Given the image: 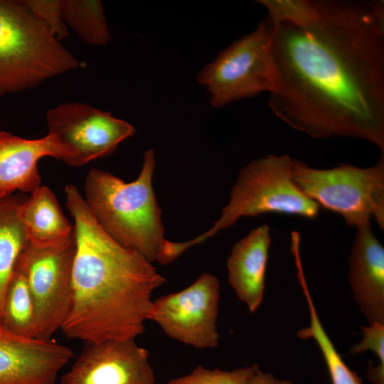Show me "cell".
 <instances>
[{"label": "cell", "mask_w": 384, "mask_h": 384, "mask_svg": "<svg viewBox=\"0 0 384 384\" xmlns=\"http://www.w3.org/2000/svg\"><path fill=\"white\" fill-rule=\"evenodd\" d=\"M316 4L309 23L272 24L275 84L268 105L312 138L361 139L383 154L384 1Z\"/></svg>", "instance_id": "6da1fadb"}, {"label": "cell", "mask_w": 384, "mask_h": 384, "mask_svg": "<svg viewBox=\"0 0 384 384\" xmlns=\"http://www.w3.org/2000/svg\"><path fill=\"white\" fill-rule=\"evenodd\" d=\"M74 219L75 254L64 335L85 342L135 339L144 331L153 292L165 278L139 253L110 237L77 188H65Z\"/></svg>", "instance_id": "7a4b0ae2"}, {"label": "cell", "mask_w": 384, "mask_h": 384, "mask_svg": "<svg viewBox=\"0 0 384 384\" xmlns=\"http://www.w3.org/2000/svg\"><path fill=\"white\" fill-rule=\"evenodd\" d=\"M155 164L154 150H146L142 171L130 183L107 171L91 169L85 178L83 198L110 237L151 263L156 261L166 240L161 210L152 187Z\"/></svg>", "instance_id": "3957f363"}, {"label": "cell", "mask_w": 384, "mask_h": 384, "mask_svg": "<svg viewBox=\"0 0 384 384\" xmlns=\"http://www.w3.org/2000/svg\"><path fill=\"white\" fill-rule=\"evenodd\" d=\"M79 66L24 0H0V96L36 87Z\"/></svg>", "instance_id": "277c9868"}, {"label": "cell", "mask_w": 384, "mask_h": 384, "mask_svg": "<svg viewBox=\"0 0 384 384\" xmlns=\"http://www.w3.org/2000/svg\"><path fill=\"white\" fill-rule=\"evenodd\" d=\"M292 160L287 154H270L247 164L240 170L232 187L230 201L213 227L191 240L169 242L168 257L175 260L189 247L234 225L242 216L271 213L316 218L321 208L293 181Z\"/></svg>", "instance_id": "5b68a950"}, {"label": "cell", "mask_w": 384, "mask_h": 384, "mask_svg": "<svg viewBox=\"0 0 384 384\" xmlns=\"http://www.w3.org/2000/svg\"><path fill=\"white\" fill-rule=\"evenodd\" d=\"M292 177L300 190L320 208L343 218L358 228L375 220L384 229V156L376 164L361 168L348 163L316 169L293 159Z\"/></svg>", "instance_id": "8992f818"}, {"label": "cell", "mask_w": 384, "mask_h": 384, "mask_svg": "<svg viewBox=\"0 0 384 384\" xmlns=\"http://www.w3.org/2000/svg\"><path fill=\"white\" fill-rule=\"evenodd\" d=\"M272 23L267 16L252 32L223 50L204 66L196 81L210 93V105L220 107L242 98L273 90L271 53Z\"/></svg>", "instance_id": "52a82bcc"}, {"label": "cell", "mask_w": 384, "mask_h": 384, "mask_svg": "<svg viewBox=\"0 0 384 384\" xmlns=\"http://www.w3.org/2000/svg\"><path fill=\"white\" fill-rule=\"evenodd\" d=\"M75 234L54 245L28 243L18 262L26 276L32 299L36 338L51 339L69 311L73 292Z\"/></svg>", "instance_id": "ba28073f"}, {"label": "cell", "mask_w": 384, "mask_h": 384, "mask_svg": "<svg viewBox=\"0 0 384 384\" xmlns=\"http://www.w3.org/2000/svg\"><path fill=\"white\" fill-rule=\"evenodd\" d=\"M46 119L48 134L64 147L63 161L72 166L112 154L135 133L129 122L81 102L60 104L48 110Z\"/></svg>", "instance_id": "9c48e42d"}, {"label": "cell", "mask_w": 384, "mask_h": 384, "mask_svg": "<svg viewBox=\"0 0 384 384\" xmlns=\"http://www.w3.org/2000/svg\"><path fill=\"white\" fill-rule=\"evenodd\" d=\"M220 300L218 278L203 273L183 290L152 300L148 320L170 338L197 349L218 346L217 317Z\"/></svg>", "instance_id": "30bf717a"}, {"label": "cell", "mask_w": 384, "mask_h": 384, "mask_svg": "<svg viewBox=\"0 0 384 384\" xmlns=\"http://www.w3.org/2000/svg\"><path fill=\"white\" fill-rule=\"evenodd\" d=\"M149 351L135 339L85 342L60 384H155Z\"/></svg>", "instance_id": "8fae6325"}, {"label": "cell", "mask_w": 384, "mask_h": 384, "mask_svg": "<svg viewBox=\"0 0 384 384\" xmlns=\"http://www.w3.org/2000/svg\"><path fill=\"white\" fill-rule=\"evenodd\" d=\"M73 356L52 339L28 338L0 328V384H55Z\"/></svg>", "instance_id": "7c38bea8"}, {"label": "cell", "mask_w": 384, "mask_h": 384, "mask_svg": "<svg viewBox=\"0 0 384 384\" xmlns=\"http://www.w3.org/2000/svg\"><path fill=\"white\" fill-rule=\"evenodd\" d=\"M52 156L63 161L64 147L56 138L47 134L41 139H23L0 131V198L14 193H32L41 186L38 161Z\"/></svg>", "instance_id": "4fadbf2b"}, {"label": "cell", "mask_w": 384, "mask_h": 384, "mask_svg": "<svg viewBox=\"0 0 384 384\" xmlns=\"http://www.w3.org/2000/svg\"><path fill=\"white\" fill-rule=\"evenodd\" d=\"M356 229L349 258L351 289L369 323H384V248L370 225Z\"/></svg>", "instance_id": "5bb4252c"}, {"label": "cell", "mask_w": 384, "mask_h": 384, "mask_svg": "<svg viewBox=\"0 0 384 384\" xmlns=\"http://www.w3.org/2000/svg\"><path fill=\"white\" fill-rule=\"evenodd\" d=\"M270 244L269 226L260 225L234 245L228 259L229 283L252 313L263 299Z\"/></svg>", "instance_id": "9a60e30c"}, {"label": "cell", "mask_w": 384, "mask_h": 384, "mask_svg": "<svg viewBox=\"0 0 384 384\" xmlns=\"http://www.w3.org/2000/svg\"><path fill=\"white\" fill-rule=\"evenodd\" d=\"M18 215L28 242L33 245H57L74 233V226L64 215L55 195L46 186H39L26 198Z\"/></svg>", "instance_id": "2e32d148"}, {"label": "cell", "mask_w": 384, "mask_h": 384, "mask_svg": "<svg viewBox=\"0 0 384 384\" xmlns=\"http://www.w3.org/2000/svg\"><path fill=\"white\" fill-rule=\"evenodd\" d=\"M26 196L18 192L0 198V315L6 287L16 261L28 243L18 209Z\"/></svg>", "instance_id": "e0dca14e"}, {"label": "cell", "mask_w": 384, "mask_h": 384, "mask_svg": "<svg viewBox=\"0 0 384 384\" xmlns=\"http://www.w3.org/2000/svg\"><path fill=\"white\" fill-rule=\"evenodd\" d=\"M0 328L18 336L36 338L33 304L26 274L18 260L4 294Z\"/></svg>", "instance_id": "ac0fdd59"}, {"label": "cell", "mask_w": 384, "mask_h": 384, "mask_svg": "<svg viewBox=\"0 0 384 384\" xmlns=\"http://www.w3.org/2000/svg\"><path fill=\"white\" fill-rule=\"evenodd\" d=\"M297 278L308 305L309 326L300 329L297 336L303 339L313 338L318 344L326 362L332 384H362L361 378L350 369L336 351L321 323L306 284L301 257H294Z\"/></svg>", "instance_id": "d6986e66"}, {"label": "cell", "mask_w": 384, "mask_h": 384, "mask_svg": "<svg viewBox=\"0 0 384 384\" xmlns=\"http://www.w3.org/2000/svg\"><path fill=\"white\" fill-rule=\"evenodd\" d=\"M63 18L81 39L95 46H104L110 40V32L99 0H61Z\"/></svg>", "instance_id": "ffe728a7"}, {"label": "cell", "mask_w": 384, "mask_h": 384, "mask_svg": "<svg viewBox=\"0 0 384 384\" xmlns=\"http://www.w3.org/2000/svg\"><path fill=\"white\" fill-rule=\"evenodd\" d=\"M257 2L266 8L272 24L304 25L313 21L318 12L316 0H259Z\"/></svg>", "instance_id": "44dd1931"}, {"label": "cell", "mask_w": 384, "mask_h": 384, "mask_svg": "<svg viewBox=\"0 0 384 384\" xmlns=\"http://www.w3.org/2000/svg\"><path fill=\"white\" fill-rule=\"evenodd\" d=\"M257 367V365H252L233 370H223L198 366L190 373L171 379L166 384H247Z\"/></svg>", "instance_id": "7402d4cb"}, {"label": "cell", "mask_w": 384, "mask_h": 384, "mask_svg": "<svg viewBox=\"0 0 384 384\" xmlns=\"http://www.w3.org/2000/svg\"><path fill=\"white\" fill-rule=\"evenodd\" d=\"M363 338L353 346L351 353L359 354L370 350L379 358L376 366H370L367 370L369 380L373 384H384V323L374 322L368 326H362Z\"/></svg>", "instance_id": "603a6c76"}, {"label": "cell", "mask_w": 384, "mask_h": 384, "mask_svg": "<svg viewBox=\"0 0 384 384\" xmlns=\"http://www.w3.org/2000/svg\"><path fill=\"white\" fill-rule=\"evenodd\" d=\"M30 11L48 29L53 37L61 41L69 35L65 23L61 0H24Z\"/></svg>", "instance_id": "cb8c5ba5"}, {"label": "cell", "mask_w": 384, "mask_h": 384, "mask_svg": "<svg viewBox=\"0 0 384 384\" xmlns=\"http://www.w3.org/2000/svg\"><path fill=\"white\" fill-rule=\"evenodd\" d=\"M247 384H293L290 380L275 378L270 373H265L257 367L254 374Z\"/></svg>", "instance_id": "d4e9b609"}]
</instances>
